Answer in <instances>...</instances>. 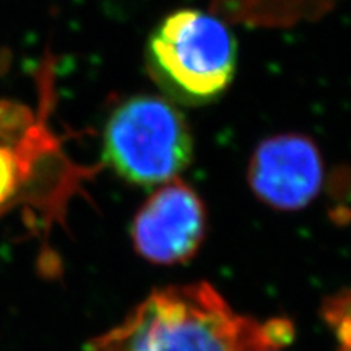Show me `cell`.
<instances>
[{
    "mask_svg": "<svg viewBox=\"0 0 351 351\" xmlns=\"http://www.w3.org/2000/svg\"><path fill=\"white\" fill-rule=\"evenodd\" d=\"M293 337L289 320L236 313L200 282L155 289L86 351H282Z\"/></svg>",
    "mask_w": 351,
    "mask_h": 351,
    "instance_id": "6da1fadb",
    "label": "cell"
},
{
    "mask_svg": "<svg viewBox=\"0 0 351 351\" xmlns=\"http://www.w3.org/2000/svg\"><path fill=\"white\" fill-rule=\"evenodd\" d=\"M51 80L43 75L38 114L20 103H0V217L25 202L44 217L62 219L69 200L91 176L69 160L47 124Z\"/></svg>",
    "mask_w": 351,
    "mask_h": 351,
    "instance_id": "7a4b0ae2",
    "label": "cell"
},
{
    "mask_svg": "<svg viewBox=\"0 0 351 351\" xmlns=\"http://www.w3.org/2000/svg\"><path fill=\"white\" fill-rule=\"evenodd\" d=\"M231 25L210 10L181 8L152 33L145 64L163 96L182 106H205L231 86L238 41Z\"/></svg>",
    "mask_w": 351,
    "mask_h": 351,
    "instance_id": "3957f363",
    "label": "cell"
},
{
    "mask_svg": "<svg viewBox=\"0 0 351 351\" xmlns=\"http://www.w3.org/2000/svg\"><path fill=\"white\" fill-rule=\"evenodd\" d=\"M194 137L178 104L156 95L122 101L104 125L103 161L135 186H161L192 163Z\"/></svg>",
    "mask_w": 351,
    "mask_h": 351,
    "instance_id": "277c9868",
    "label": "cell"
},
{
    "mask_svg": "<svg viewBox=\"0 0 351 351\" xmlns=\"http://www.w3.org/2000/svg\"><path fill=\"white\" fill-rule=\"evenodd\" d=\"M207 232V210L200 195L179 178L161 184L135 215L132 244L145 261L176 265L191 261Z\"/></svg>",
    "mask_w": 351,
    "mask_h": 351,
    "instance_id": "5b68a950",
    "label": "cell"
},
{
    "mask_svg": "<svg viewBox=\"0 0 351 351\" xmlns=\"http://www.w3.org/2000/svg\"><path fill=\"white\" fill-rule=\"evenodd\" d=\"M324 160L313 138L278 134L262 140L247 166V182L262 204L283 212L306 208L324 186Z\"/></svg>",
    "mask_w": 351,
    "mask_h": 351,
    "instance_id": "8992f818",
    "label": "cell"
},
{
    "mask_svg": "<svg viewBox=\"0 0 351 351\" xmlns=\"http://www.w3.org/2000/svg\"><path fill=\"white\" fill-rule=\"evenodd\" d=\"M208 10L228 25L283 29L314 23L333 12L341 0H205Z\"/></svg>",
    "mask_w": 351,
    "mask_h": 351,
    "instance_id": "52a82bcc",
    "label": "cell"
}]
</instances>
